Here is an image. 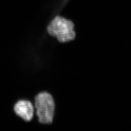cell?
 Returning a JSON list of instances; mask_svg holds the SVG:
<instances>
[{
  "mask_svg": "<svg viewBox=\"0 0 131 131\" xmlns=\"http://www.w3.org/2000/svg\"><path fill=\"white\" fill-rule=\"evenodd\" d=\"M34 107L38 122L43 125L50 124L56 114V102L51 94L41 92L34 97Z\"/></svg>",
  "mask_w": 131,
  "mask_h": 131,
  "instance_id": "obj_1",
  "label": "cell"
},
{
  "mask_svg": "<svg viewBox=\"0 0 131 131\" xmlns=\"http://www.w3.org/2000/svg\"><path fill=\"white\" fill-rule=\"evenodd\" d=\"M74 28V25L71 21L57 16L49 24L47 31L50 36L56 37L58 42L65 43L75 39Z\"/></svg>",
  "mask_w": 131,
  "mask_h": 131,
  "instance_id": "obj_2",
  "label": "cell"
},
{
  "mask_svg": "<svg viewBox=\"0 0 131 131\" xmlns=\"http://www.w3.org/2000/svg\"><path fill=\"white\" fill-rule=\"evenodd\" d=\"M15 114L24 121L31 122L35 116V107L31 101L27 100L18 101L14 106Z\"/></svg>",
  "mask_w": 131,
  "mask_h": 131,
  "instance_id": "obj_3",
  "label": "cell"
}]
</instances>
